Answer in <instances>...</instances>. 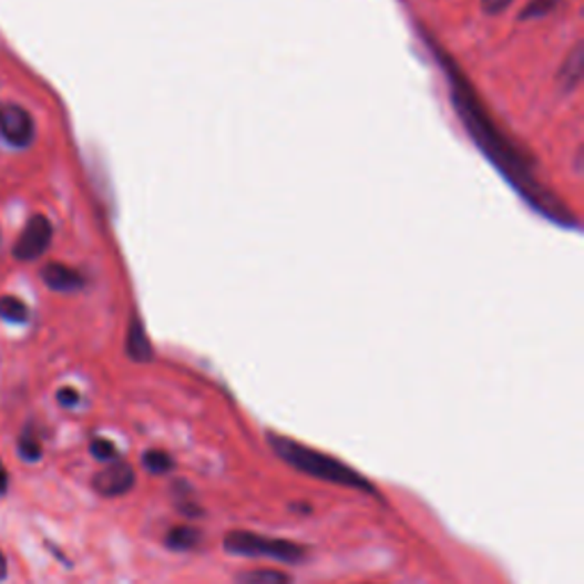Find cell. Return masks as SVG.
<instances>
[{
  "label": "cell",
  "mask_w": 584,
  "mask_h": 584,
  "mask_svg": "<svg viewBox=\"0 0 584 584\" xmlns=\"http://www.w3.org/2000/svg\"><path fill=\"white\" fill-rule=\"evenodd\" d=\"M452 85H454V105L459 107L465 126L473 131L475 140L482 144V148L491 155V158L500 165V170L508 174L510 178H514V183L527 194V197H532V202L536 206H541L539 197H546V192H543L534 183L532 174H527V163H525L523 155H519L514 151V146L495 131V126L491 122H486V116H484L480 103L475 101V96L471 94L469 88H463L461 81L457 83L454 78H452Z\"/></svg>",
  "instance_id": "cell-1"
},
{
  "label": "cell",
  "mask_w": 584,
  "mask_h": 584,
  "mask_svg": "<svg viewBox=\"0 0 584 584\" xmlns=\"http://www.w3.org/2000/svg\"><path fill=\"white\" fill-rule=\"evenodd\" d=\"M267 443L269 448L277 452V457L281 461H286L290 469L308 475V478H316L336 486H347V489H359V491H368L375 493V486L359 473L355 471L352 465H347L342 461H338L331 454H325L316 448H308L290 437H281V434H267Z\"/></svg>",
  "instance_id": "cell-2"
},
{
  "label": "cell",
  "mask_w": 584,
  "mask_h": 584,
  "mask_svg": "<svg viewBox=\"0 0 584 584\" xmlns=\"http://www.w3.org/2000/svg\"><path fill=\"white\" fill-rule=\"evenodd\" d=\"M224 551L236 557H265L281 564H297L306 560L308 551L297 541L254 534L247 530H233L224 536Z\"/></svg>",
  "instance_id": "cell-3"
},
{
  "label": "cell",
  "mask_w": 584,
  "mask_h": 584,
  "mask_svg": "<svg viewBox=\"0 0 584 584\" xmlns=\"http://www.w3.org/2000/svg\"><path fill=\"white\" fill-rule=\"evenodd\" d=\"M53 226L44 215H34L14 245V256L19 260H37L42 258L51 245Z\"/></svg>",
  "instance_id": "cell-4"
},
{
  "label": "cell",
  "mask_w": 584,
  "mask_h": 584,
  "mask_svg": "<svg viewBox=\"0 0 584 584\" xmlns=\"http://www.w3.org/2000/svg\"><path fill=\"white\" fill-rule=\"evenodd\" d=\"M0 135L8 144L25 148L34 137V122L28 110L17 103L0 105Z\"/></svg>",
  "instance_id": "cell-5"
},
{
  "label": "cell",
  "mask_w": 584,
  "mask_h": 584,
  "mask_svg": "<svg viewBox=\"0 0 584 584\" xmlns=\"http://www.w3.org/2000/svg\"><path fill=\"white\" fill-rule=\"evenodd\" d=\"M92 484L103 498H120L135 486V471L124 461H112L101 473H96Z\"/></svg>",
  "instance_id": "cell-6"
},
{
  "label": "cell",
  "mask_w": 584,
  "mask_h": 584,
  "mask_svg": "<svg viewBox=\"0 0 584 584\" xmlns=\"http://www.w3.org/2000/svg\"><path fill=\"white\" fill-rule=\"evenodd\" d=\"M42 279L49 288L53 290H60V293H71V290H78L83 288V277L78 275V271L73 267H66L62 263H49L44 269H42Z\"/></svg>",
  "instance_id": "cell-7"
},
{
  "label": "cell",
  "mask_w": 584,
  "mask_h": 584,
  "mask_svg": "<svg viewBox=\"0 0 584 584\" xmlns=\"http://www.w3.org/2000/svg\"><path fill=\"white\" fill-rule=\"evenodd\" d=\"M233 584H293V577L279 568H247L233 577Z\"/></svg>",
  "instance_id": "cell-8"
},
{
  "label": "cell",
  "mask_w": 584,
  "mask_h": 584,
  "mask_svg": "<svg viewBox=\"0 0 584 584\" xmlns=\"http://www.w3.org/2000/svg\"><path fill=\"white\" fill-rule=\"evenodd\" d=\"M167 546L172 551H178V553H187V551H194L202 543V534L197 527H189V525H176L170 530L167 534Z\"/></svg>",
  "instance_id": "cell-9"
},
{
  "label": "cell",
  "mask_w": 584,
  "mask_h": 584,
  "mask_svg": "<svg viewBox=\"0 0 584 584\" xmlns=\"http://www.w3.org/2000/svg\"><path fill=\"white\" fill-rule=\"evenodd\" d=\"M126 352L131 355L133 361H148L151 359V345H148V338L140 325V320L135 318L131 329H129V340H126Z\"/></svg>",
  "instance_id": "cell-10"
},
{
  "label": "cell",
  "mask_w": 584,
  "mask_h": 584,
  "mask_svg": "<svg viewBox=\"0 0 584 584\" xmlns=\"http://www.w3.org/2000/svg\"><path fill=\"white\" fill-rule=\"evenodd\" d=\"M580 81H582V47L577 44L560 71V85L566 92H573L580 85Z\"/></svg>",
  "instance_id": "cell-11"
},
{
  "label": "cell",
  "mask_w": 584,
  "mask_h": 584,
  "mask_svg": "<svg viewBox=\"0 0 584 584\" xmlns=\"http://www.w3.org/2000/svg\"><path fill=\"white\" fill-rule=\"evenodd\" d=\"M144 469L153 475H165L170 471H174V459L165 452V450H148L142 457Z\"/></svg>",
  "instance_id": "cell-12"
},
{
  "label": "cell",
  "mask_w": 584,
  "mask_h": 584,
  "mask_svg": "<svg viewBox=\"0 0 584 584\" xmlns=\"http://www.w3.org/2000/svg\"><path fill=\"white\" fill-rule=\"evenodd\" d=\"M0 318L23 325L28 320V306L17 297H0Z\"/></svg>",
  "instance_id": "cell-13"
},
{
  "label": "cell",
  "mask_w": 584,
  "mask_h": 584,
  "mask_svg": "<svg viewBox=\"0 0 584 584\" xmlns=\"http://www.w3.org/2000/svg\"><path fill=\"white\" fill-rule=\"evenodd\" d=\"M92 454L99 459V461H114L116 457H120V450H116V445L107 439H96L92 441Z\"/></svg>",
  "instance_id": "cell-14"
},
{
  "label": "cell",
  "mask_w": 584,
  "mask_h": 584,
  "mask_svg": "<svg viewBox=\"0 0 584 584\" xmlns=\"http://www.w3.org/2000/svg\"><path fill=\"white\" fill-rule=\"evenodd\" d=\"M555 6V0H534V3H530L525 8V12L521 14V19H530V17H543V14H549Z\"/></svg>",
  "instance_id": "cell-15"
},
{
  "label": "cell",
  "mask_w": 584,
  "mask_h": 584,
  "mask_svg": "<svg viewBox=\"0 0 584 584\" xmlns=\"http://www.w3.org/2000/svg\"><path fill=\"white\" fill-rule=\"evenodd\" d=\"M21 454H23V459L37 461V459H39V454H42V448H39V443H37L34 439L25 437V439L21 441Z\"/></svg>",
  "instance_id": "cell-16"
},
{
  "label": "cell",
  "mask_w": 584,
  "mask_h": 584,
  "mask_svg": "<svg viewBox=\"0 0 584 584\" xmlns=\"http://www.w3.org/2000/svg\"><path fill=\"white\" fill-rule=\"evenodd\" d=\"M514 0H482V8L486 14H500L508 10Z\"/></svg>",
  "instance_id": "cell-17"
},
{
  "label": "cell",
  "mask_w": 584,
  "mask_h": 584,
  "mask_svg": "<svg viewBox=\"0 0 584 584\" xmlns=\"http://www.w3.org/2000/svg\"><path fill=\"white\" fill-rule=\"evenodd\" d=\"M60 402L64 404V407H73V404H78V400H81V396H78L75 391H73V388H64V391H60Z\"/></svg>",
  "instance_id": "cell-18"
},
{
  "label": "cell",
  "mask_w": 584,
  "mask_h": 584,
  "mask_svg": "<svg viewBox=\"0 0 584 584\" xmlns=\"http://www.w3.org/2000/svg\"><path fill=\"white\" fill-rule=\"evenodd\" d=\"M8 484H10V478H8V471H6L3 461H0V493L8 491Z\"/></svg>",
  "instance_id": "cell-19"
},
{
  "label": "cell",
  "mask_w": 584,
  "mask_h": 584,
  "mask_svg": "<svg viewBox=\"0 0 584 584\" xmlns=\"http://www.w3.org/2000/svg\"><path fill=\"white\" fill-rule=\"evenodd\" d=\"M8 575V562H6V555L0 553V580H3Z\"/></svg>",
  "instance_id": "cell-20"
}]
</instances>
